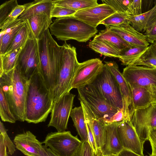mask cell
<instances>
[{
	"mask_svg": "<svg viewBox=\"0 0 156 156\" xmlns=\"http://www.w3.org/2000/svg\"><path fill=\"white\" fill-rule=\"evenodd\" d=\"M53 104L51 95L40 69L29 80L25 121L34 124L45 122L51 112Z\"/></svg>",
	"mask_w": 156,
	"mask_h": 156,
	"instance_id": "obj_1",
	"label": "cell"
},
{
	"mask_svg": "<svg viewBox=\"0 0 156 156\" xmlns=\"http://www.w3.org/2000/svg\"><path fill=\"white\" fill-rule=\"evenodd\" d=\"M29 80L22 74L18 65L0 77L2 90L17 121H25L26 103Z\"/></svg>",
	"mask_w": 156,
	"mask_h": 156,
	"instance_id": "obj_2",
	"label": "cell"
},
{
	"mask_svg": "<svg viewBox=\"0 0 156 156\" xmlns=\"http://www.w3.org/2000/svg\"><path fill=\"white\" fill-rule=\"evenodd\" d=\"M38 44L41 72L52 98L61 62L62 46L53 38L49 29L38 40Z\"/></svg>",
	"mask_w": 156,
	"mask_h": 156,
	"instance_id": "obj_3",
	"label": "cell"
},
{
	"mask_svg": "<svg viewBox=\"0 0 156 156\" xmlns=\"http://www.w3.org/2000/svg\"><path fill=\"white\" fill-rule=\"evenodd\" d=\"M51 35L58 40L66 41L73 40L86 42L98 32L93 27L70 16L56 18L49 27Z\"/></svg>",
	"mask_w": 156,
	"mask_h": 156,
	"instance_id": "obj_4",
	"label": "cell"
},
{
	"mask_svg": "<svg viewBox=\"0 0 156 156\" xmlns=\"http://www.w3.org/2000/svg\"><path fill=\"white\" fill-rule=\"evenodd\" d=\"M77 89L79 100L83 101L96 117L106 125L124 120L122 109L112 106L91 84Z\"/></svg>",
	"mask_w": 156,
	"mask_h": 156,
	"instance_id": "obj_5",
	"label": "cell"
},
{
	"mask_svg": "<svg viewBox=\"0 0 156 156\" xmlns=\"http://www.w3.org/2000/svg\"><path fill=\"white\" fill-rule=\"evenodd\" d=\"M62 57L57 82L52 94L54 103L70 92L71 85L79 63L76 48L65 41L62 46Z\"/></svg>",
	"mask_w": 156,
	"mask_h": 156,
	"instance_id": "obj_6",
	"label": "cell"
},
{
	"mask_svg": "<svg viewBox=\"0 0 156 156\" xmlns=\"http://www.w3.org/2000/svg\"><path fill=\"white\" fill-rule=\"evenodd\" d=\"M83 143L77 136L66 131L49 133L43 141L44 146L58 156H75Z\"/></svg>",
	"mask_w": 156,
	"mask_h": 156,
	"instance_id": "obj_7",
	"label": "cell"
},
{
	"mask_svg": "<svg viewBox=\"0 0 156 156\" xmlns=\"http://www.w3.org/2000/svg\"><path fill=\"white\" fill-rule=\"evenodd\" d=\"M17 65L28 80L41 69L38 40L30 34L19 54Z\"/></svg>",
	"mask_w": 156,
	"mask_h": 156,
	"instance_id": "obj_8",
	"label": "cell"
},
{
	"mask_svg": "<svg viewBox=\"0 0 156 156\" xmlns=\"http://www.w3.org/2000/svg\"><path fill=\"white\" fill-rule=\"evenodd\" d=\"M91 84L112 106L123 110L122 99L118 84L105 64L102 72Z\"/></svg>",
	"mask_w": 156,
	"mask_h": 156,
	"instance_id": "obj_9",
	"label": "cell"
},
{
	"mask_svg": "<svg viewBox=\"0 0 156 156\" xmlns=\"http://www.w3.org/2000/svg\"><path fill=\"white\" fill-rule=\"evenodd\" d=\"M131 122L141 142L144 144L148 140L149 132L156 128V103L135 110Z\"/></svg>",
	"mask_w": 156,
	"mask_h": 156,
	"instance_id": "obj_10",
	"label": "cell"
},
{
	"mask_svg": "<svg viewBox=\"0 0 156 156\" xmlns=\"http://www.w3.org/2000/svg\"><path fill=\"white\" fill-rule=\"evenodd\" d=\"M122 73L131 88L156 86V68L132 64L125 68Z\"/></svg>",
	"mask_w": 156,
	"mask_h": 156,
	"instance_id": "obj_11",
	"label": "cell"
},
{
	"mask_svg": "<svg viewBox=\"0 0 156 156\" xmlns=\"http://www.w3.org/2000/svg\"><path fill=\"white\" fill-rule=\"evenodd\" d=\"M75 96L68 93L54 103L48 127H54L58 132L66 131Z\"/></svg>",
	"mask_w": 156,
	"mask_h": 156,
	"instance_id": "obj_12",
	"label": "cell"
},
{
	"mask_svg": "<svg viewBox=\"0 0 156 156\" xmlns=\"http://www.w3.org/2000/svg\"><path fill=\"white\" fill-rule=\"evenodd\" d=\"M104 66L98 58L79 63L72 82L71 89H78L92 84L102 72Z\"/></svg>",
	"mask_w": 156,
	"mask_h": 156,
	"instance_id": "obj_13",
	"label": "cell"
},
{
	"mask_svg": "<svg viewBox=\"0 0 156 156\" xmlns=\"http://www.w3.org/2000/svg\"><path fill=\"white\" fill-rule=\"evenodd\" d=\"M105 64L115 77L118 84L123 101L124 120H130L134 112L130 87L114 61H105Z\"/></svg>",
	"mask_w": 156,
	"mask_h": 156,
	"instance_id": "obj_14",
	"label": "cell"
},
{
	"mask_svg": "<svg viewBox=\"0 0 156 156\" xmlns=\"http://www.w3.org/2000/svg\"><path fill=\"white\" fill-rule=\"evenodd\" d=\"M117 129L123 149L144 156V144L141 142L131 120H124L119 122Z\"/></svg>",
	"mask_w": 156,
	"mask_h": 156,
	"instance_id": "obj_15",
	"label": "cell"
},
{
	"mask_svg": "<svg viewBox=\"0 0 156 156\" xmlns=\"http://www.w3.org/2000/svg\"><path fill=\"white\" fill-rule=\"evenodd\" d=\"M116 12L111 6L103 3L76 11L73 16L96 27L102 21Z\"/></svg>",
	"mask_w": 156,
	"mask_h": 156,
	"instance_id": "obj_16",
	"label": "cell"
},
{
	"mask_svg": "<svg viewBox=\"0 0 156 156\" xmlns=\"http://www.w3.org/2000/svg\"><path fill=\"white\" fill-rule=\"evenodd\" d=\"M83 108L85 122L89 125L94 136L100 156L105 142L106 124L101 120L97 118L87 104L83 100H79Z\"/></svg>",
	"mask_w": 156,
	"mask_h": 156,
	"instance_id": "obj_17",
	"label": "cell"
},
{
	"mask_svg": "<svg viewBox=\"0 0 156 156\" xmlns=\"http://www.w3.org/2000/svg\"><path fill=\"white\" fill-rule=\"evenodd\" d=\"M13 143L16 148L27 156H40L38 150L43 145L36 136L30 131L18 134Z\"/></svg>",
	"mask_w": 156,
	"mask_h": 156,
	"instance_id": "obj_18",
	"label": "cell"
},
{
	"mask_svg": "<svg viewBox=\"0 0 156 156\" xmlns=\"http://www.w3.org/2000/svg\"><path fill=\"white\" fill-rule=\"evenodd\" d=\"M109 27L111 30L132 46L147 47L149 45L145 36L136 30L128 23Z\"/></svg>",
	"mask_w": 156,
	"mask_h": 156,
	"instance_id": "obj_19",
	"label": "cell"
},
{
	"mask_svg": "<svg viewBox=\"0 0 156 156\" xmlns=\"http://www.w3.org/2000/svg\"><path fill=\"white\" fill-rule=\"evenodd\" d=\"M118 123L114 122L106 125L105 142L102 156L116 155L123 149L117 132Z\"/></svg>",
	"mask_w": 156,
	"mask_h": 156,
	"instance_id": "obj_20",
	"label": "cell"
},
{
	"mask_svg": "<svg viewBox=\"0 0 156 156\" xmlns=\"http://www.w3.org/2000/svg\"><path fill=\"white\" fill-rule=\"evenodd\" d=\"M24 5L25 6V9L18 18L25 21L31 17L41 14H45L51 17L54 4L53 0H35Z\"/></svg>",
	"mask_w": 156,
	"mask_h": 156,
	"instance_id": "obj_21",
	"label": "cell"
},
{
	"mask_svg": "<svg viewBox=\"0 0 156 156\" xmlns=\"http://www.w3.org/2000/svg\"><path fill=\"white\" fill-rule=\"evenodd\" d=\"M154 4L150 10L139 15H129L128 23L137 31L145 32L156 21V0Z\"/></svg>",
	"mask_w": 156,
	"mask_h": 156,
	"instance_id": "obj_22",
	"label": "cell"
},
{
	"mask_svg": "<svg viewBox=\"0 0 156 156\" xmlns=\"http://www.w3.org/2000/svg\"><path fill=\"white\" fill-rule=\"evenodd\" d=\"M26 21L30 33L37 40L41 38L52 23V18L45 14L35 15Z\"/></svg>",
	"mask_w": 156,
	"mask_h": 156,
	"instance_id": "obj_23",
	"label": "cell"
},
{
	"mask_svg": "<svg viewBox=\"0 0 156 156\" xmlns=\"http://www.w3.org/2000/svg\"><path fill=\"white\" fill-rule=\"evenodd\" d=\"M26 23L18 18L2 29L0 33V55H4L18 33Z\"/></svg>",
	"mask_w": 156,
	"mask_h": 156,
	"instance_id": "obj_24",
	"label": "cell"
},
{
	"mask_svg": "<svg viewBox=\"0 0 156 156\" xmlns=\"http://www.w3.org/2000/svg\"><path fill=\"white\" fill-rule=\"evenodd\" d=\"M93 40L106 42L120 52L126 48L132 46L118 34L111 30L109 27H107L105 30L100 31L98 34L95 36Z\"/></svg>",
	"mask_w": 156,
	"mask_h": 156,
	"instance_id": "obj_25",
	"label": "cell"
},
{
	"mask_svg": "<svg viewBox=\"0 0 156 156\" xmlns=\"http://www.w3.org/2000/svg\"><path fill=\"white\" fill-rule=\"evenodd\" d=\"M70 116L71 118L78 134L83 142L88 141L87 131L82 107L81 105L73 108Z\"/></svg>",
	"mask_w": 156,
	"mask_h": 156,
	"instance_id": "obj_26",
	"label": "cell"
},
{
	"mask_svg": "<svg viewBox=\"0 0 156 156\" xmlns=\"http://www.w3.org/2000/svg\"><path fill=\"white\" fill-rule=\"evenodd\" d=\"M131 89L134 111L145 108L152 103L151 93L147 88L138 87Z\"/></svg>",
	"mask_w": 156,
	"mask_h": 156,
	"instance_id": "obj_27",
	"label": "cell"
},
{
	"mask_svg": "<svg viewBox=\"0 0 156 156\" xmlns=\"http://www.w3.org/2000/svg\"><path fill=\"white\" fill-rule=\"evenodd\" d=\"M147 47L132 46L123 50L120 52L119 58L121 64L126 66L132 64L146 50Z\"/></svg>",
	"mask_w": 156,
	"mask_h": 156,
	"instance_id": "obj_28",
	"label": "cell"
},
{
	"mask_svg": "<svg viewBox=\"0 0 156 156\" xmlns=\"http://www.w3.org/2000/svg\"><path fill=\"white\" fill-rule=\"evenodd\" d=\"M89 47L95 52L107 57L119 58L120 51L108 43L103 41H94L89 43Z\"/></svg>",
	"mask_w": 156,
	"mask_h": 156,
	"instance_id": "obj_29",
	"label": "cell"
},
{
	"mask_svg": "<svg viewBox=\"0 0 156 156\" xmlns=\"http://www.w3.org/2000/svg\"><path fill=\"white\" fill-rule=\"evenodd\" d=\"M53 2L56 5L76 11L98 4L97 0H55Z\"/></svg>",
	"mask_w": 156,
	"mask_h": 156,
	"instance_id": "obj_30",
	"label": "cell"
},
{
	"mask_svg": "<svg viewBox=\"0 0 156 156\" xmlns=\"http://www.w3.org/2000/svg\"><path fill=\"white\" fill-rule=\"evenodd\" d=\"M132 64L156 68V46L151 44Z\"/></svg>",
	"mask_w": 156,
	"mask_h": 156,
	"instance_id": "obj_31",
	"label": "cell"
},
{
	"mask_svg": "<svg viewBox=\"0 0 156 156\" xmlns=\"http://www.w3.org/2000/svg\"><path fill=\"white\" fill-rule=\"evenodd\" d=\"M0 116L2 121L4 122L15 123L17 121L11 111L2 90L0 88Z\"/></svg>",
	"mask_w": 156,
	"mask_h": 156,
	"instance_id": "obj_32",
	"label": "cell"
},
{
	"mask_svg": "<svg viewBox=\"0 0 156 156\" xmlns=\"http://www.w3.org/2000/svg\"><path fill=\"white\" fill-rule=\"evenodd\" d=\"M29 35V29L26 22L12 40L5 54L22 47L26 42Z\"/></svg>",
	"mask_w": 156,
	"mask_h": 156,
	"instance_id": "obj_33",
	"label": "cell"
},
{
	"mask_svg": "<svg viewBox=\"0 0 156 156\" xmlns=\"http://www.w3.org/2000/svg\"><path fill=\"white\" fill-rule=\"evenodd\" d=\"M22 47L13 51L2 55H0V61L2 63L4 73L8 72L16 66L18 56Z\"/></svg>",
	"mask_w": 156,
	"mask_h": 156,
	"instance_id": "obj_34",
	"label": "cell"
},
{
	"mask_svg": "<svg viewBox=\"0 0 156 156\" xmlns=\"http://www.w3.org/2000/svg\"><path fill=\"white\" fill-rule=\"evenodd\" d=\"M129 15L126 13L116 12L108 17L99 24H103L106 27L116 26L128 23Z\"/></svg>",
	"mask_w": 156,
	"mask_h": 156,
	"instance_id": "obj_35",
	"label": "cell"
},
{
	"mask_svg": "<svg viewBox=\"0 0 156 156\" xmlns=\"http://www.w3.org/2000/svg\"><path fill=\"white\" fill-rule=\"evenodd\" d=\"M16 0L6 1L0 6V27L10 16L14 8L18 5Z\"/></svg>",
	"mask_w": 156,
	"mask_h": 156,
	"instance_id": "obj_36",
	"label": "cell"
},
{
	"mask_svg": "<svg viewBox=\"0 0 156 156\" xmlns=\"http://www.w3.org/2000/svg\"><path fill=\"white\" fill-rule=\"evenodd\" d=\"M132 1V0H103L101 1L103 3L111 6L116 12L126 13L129 6Z\"/></svg>",
	"mask_w": 156,
	"mask_h": 156,
	"instance_id": "obj_37",
	"label": "cell"
},
{
	"mask_svg": "<svg viewBox=\"0 0 156 156\" xmlns=\"http://www.w3.org/2000/svg\"><path fill=\"white\" fill-rule=\"evenodd\" d=\"M76 11L54 4L52 9L51 17L56 18L73 16Z\"/></svg>",
	"mask_w": 156,
	"mask_h": 156,
	"instance_id": "obj_38",
	"label": "cell"
},
{
	"mask_svg": "<svg viewBox=\"0 0 156 156\" xmlns=\"http://www.w3.org/2000/svg\"><path fill=\"white\" fill-rule=\"evenodd\" d=\"M25 6L24 5H17L13 9L10 16L2 26L0 27V29L1 30L5 27L17 19L25 10Z\"/></svg>",
	"mask_w": 156,
	"mask_h": 156,
	"instance_id": "obj_39",
	"label": "cell"
},
{
	"mask_svg": "<svg viewBox=\"0 0 156 156\" xmlns=\"http://www.w3.org/2000/svg\"><path fill=\"white\" fill-rule=\"evenodd\" d=\"M8 130L5 128L3 124L1 121L0 122V132L3 136L7 147L8 149V154H13L16 151V147L8 136L7 131Z\"/></svg>",
	"mask_w": 156,
	"mask_h": 156,
	"instance_id": "obj_40",
	"label": "cell"
},
{
	"mask_svg": "<svg viewBox=\"0 0 156 156\" xmlns=\"http://www.w3.org/2000/svg\"><path fill=\"white\" fill-rule=\"evenodd\" d=\"M142 1L141 0H132L129 6L126 13L134 16L139 15L142 14Z\"/></svg>",
	"mask_w": 156,
	"mask_h": 156,
	"instance_id": "obj_41",
	"label": "cell"
},
{
	"mask_svg": "<svg viewBox=\"0 0 156 156\" xmlns=\"http://www.w3.org/2000/svg\"><path fill=\"white\" fill-rule=\"evenodd\" d=\"M149 43L153 44L156 41V21L144 34Z\"/></svg>",
	"mask_w": 156,
	"mask_h": 156,
	"instance_id": "obj_42",
	"label": "cell"
},
{
	"mask_svg": "<svg viewBox=\"0 0 156 156\" xmlns=\"http://www.w3.org/2000/svg\"><path fill=\"white\" fill-rule=\"evenodd\" d=\"M75 156H94L91 148L88 141L83 142Z\"/></svg>",
	"mask_w": 156,
	"mask_h": 156,
	"instance_id": "obj_43",
	"label": "cell"
},
{
	"mask_svg": "<svg viewBox=\"0 0 156 156\" xmlns=\"http://www.w3.org/2000/svg\"><path fill=\"white\" fill-rule=\"evenodd\" d=\"M148 140L150 142L152 154L156 155V128L150 129L149 132Z\"/></svg>",
	"mask_w": 156,
	"mask_h": 156,
	"instance_id": "obj_44",
	"label": "cell"
},
{
	"mask_svg": "<svg viewBox=\"0 0 156 156\" xmlns=\"http://www.w3.org/2000/svg\"><path fill=\"white\" fill-rule=\"evenodd\" d=\"M0 156H9L3 136L1 133L0 134Z\"/></svg>",
	"mask_w": 156,
	"mask_h": 156,
	"instance_id": "obj_45",
	"label": "cell"
},
{
	"mask_svg": "<svg viewBox=\"0 0 156 156\" xmlns=\"http://www.w3.org/2000/svg\"><path fill=\"white\" fill-rule=\"evenodd\" d=\"M117 156H141L131 151L123 149Z\"/></svg>",
	"mask_w": 156,
	"mask_h": 156,
	"instance_id": "obj_46",
	"label": "cell"
},
{
	"mask_svg": "<svg viewBox=\"0 0 156 156\" xmlns=\"http://www.w3.org/2000/svg\"><path fill=\"white\" fill-rule=\"evenodd\" d=\"M148 89L151 93L152 103H156V86H152Z\"/></svg>",
	"mask_w": 156,
	"mask_h": 156,
	"instance_id": "obj_47",
	"label": "cell"
},
{
	"mask_svg": "<svg viewBox=\"0 0 156 156\" xmlns=\"http://www.w3.org/2000/svg\"><path fill=\"white\" fill-rule=\"evenodd\" d=\"M40 156H49L46 152L44 146H42L38 150Z\"/></svg>",
	"mask_w": 156,
	"mask_h": 156,
	"instance_id": "obj_48",
	"label": "cell"
},
{
	"mask_svg": "<svg viewBox=\"0 0 156 156\" xmlns=\"http://www.w3.org/2000/svg\"><path fill=\"white\" fill-rule=\"evenodd\" d=\"M44 147L49 156H58L53 153L49 148L47 147L44 146Z\"/></svg>",
	"mask_w": 156,
	"mask_h": 156,
	"instance_id": "obj_49",
	"label": "cell"
},
{
	"mask_svg": "<svg viewBox=\"0 0 156 156\" xmlns=\"http://www.w3.org/2000/svg\"><path fill=\"white\" fill-rule=\"evenodd\" d=\"M117 156V155H106V156Z\"/></svg>",
	"mask_w": 156,
	"mask_h": 156,
	"instance_id": "obj_50",
	"label": "cell"
},
{
	"mask_svg": "<svg viewBox=\"0 0 156 156\" xmlns=\"http://www.w3.org/2000/svg\"><path fill=\"white\" fill-rule=\"evenodd\" d=\"M149 156H156V155L151 154Z\"/></svg>",
	"mask_w": 156,
	"mask_h": 156,
	"instance_id": "obj_51",
	"label": "cell"
},
{
	"mask_svg": "<svg viewBox=\"0 0 156 156\" xmlns=\"http://www.w3.org/2000/svg\"><path fill=\"white\" fill-rule=\"evenodd\" d=\"M154 44L156 46V41L154 43Z\"/></svg>",
	"mask_w": 156,
	"mask_h": 156,
	"instance_id": "obj_52",
	"label": "cell"
}]
</instances>
